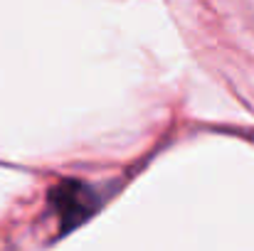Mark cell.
Here are the masks:
<instances>
[{
  "mask_svg": "<svg viewBox=\"0 0 254 251\" xmlns=\"http://www.w3.org/2000/svg\"><path fill=\"white\" fill-rule=\"evenodd\" d=\"M99 202V195L79 180H64L50 192V204L60 219L62 234L86 222L96 212Z\"/></svg>",
  "mask_w": 254,
  "mask_h": 251,
  "instance_id": "6da1fadb",
  "label": "cell"
}]
</instances>
